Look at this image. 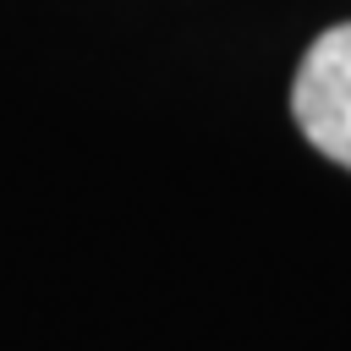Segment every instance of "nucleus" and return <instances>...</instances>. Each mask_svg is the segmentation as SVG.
Wrapping results in <instances>:
<instances>
[{"mask_svg":"<svg viewBox=\"0 0 351 351\" xmlns=\"http://www.w3.org/2000/svg\"><path fill=\"white\" fill-rule=\"evenodd\" d=\"M291 115L324 159L351 170V22L318 33L302 55L291 82Z\"/></svg>","mask_w":351,"mask_h":351,"instance_id":"1","label":"nucleus"}]
</instances>
